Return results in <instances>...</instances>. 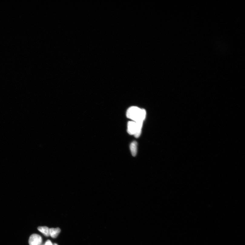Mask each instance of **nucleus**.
I'll list each match as a JSON object with an SVG mask.
<instances>
[{
	"label": "nucleus",
	"instance_id": "nucleus-1",
	"mask_svg": "<svg viewBox=\"0 0 245 245\" xmlns=\"http://www.w3.org/2000/svg\"><path fill=\"white\" fill-rule=\"evenodd\" d=\"M126 116L133 121L144 122L146 116V112L144 109H140L136 106H132L127 111Z\"/></svg>",
	"mask_w": 245,
	"mask_h": 245
},
{
	"label": "nucleus",
	"instance_id": "nucleus-7",
	"mask_svg": "<svg viewBox=\"0 0 245 245\" xmlns=\"http://www.w3.org/2000/svg\"><path fill=\"white\" fill-rule=\"evenodd\" d=\"M53 245H58L57 244H56V243H55V244H53Z\"/></svg>",
	"mask_w": 245,
	"mask_h": 245
},
{
	"label": "nucleus",
	"instance_id": "nucleus-3",
	"mask_svg": "<svg viewBox=\"0 0 245 245\" xmlns=\"http://www.w3.org/2000/svg\"><path fill=\"white\" fill-rule=\"evenodd\" d=\"M137 130V125L136 122L131 121L128 123L127 132L129 134L134 135L135 134Z\"/></svg>",
	"mask_w": 245,
	"mask_h": 245
},
{
	"label": "nucleus",
	"instance_id": "nucleus-6",
	"mask_svg": "<svg viewBox=\"0 0 245 245\" xmlns=\"http://www.w3.org/2000/svg\"><path fill=\"white\" fill-rule=\"evenodd\" d=\"M38 229L40 232L42 233L46 237H49V229L46 227H38Z\"/></svg>",
	"mask_w": 245,
	"mask_h": 245
},
{
	"label": "nucleus",
	"instance_id": "nucleus-5",
	"mask_svg": "<svg viewBox=\"0 0 245 245\" xmlns=\"http://www.w3.org/2000/svg\"><path fill=\"white\" fill-rule=\"evenodd\" d=\"M137 143L136 141L132 142L130 146V150L133 156H136L137 152Z\"/></svg>",
	"mask_w": 245,
	"mask_h": 245
},
{
	"label": "nucleus",
	"instance_id": "nucleus-4",
	"mask_svg": "<svg viewBox=\"0 0 245 245\" xmlns=\"http://www.w3.org/2000/svg\"><path fill=\"white\" fill-rule=\"evenodd\" d=\"M61 232L59 228H51L49 229V235L52 238H55L57 237Z\"/></svg>",
	"mask_w": 245,
	"mask_h": 245
},
{
	"label": "nucleus",
	"instance_id": "nucleus-2",
	"mask_svg": "<svg viewBox=\"0 0 245 245\" xmlns=\"http://www.w3.org/2000/svg\"><path fill=\"white\" fill-rule=\"evenodd\" d=\"M42 242V237L37 234H33L30 236L29 240V245H40Z\"/></svg>",
	"mask_w": 245,
	"mask_h": 245
}]
</instances>
